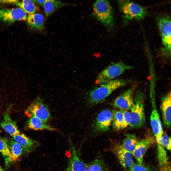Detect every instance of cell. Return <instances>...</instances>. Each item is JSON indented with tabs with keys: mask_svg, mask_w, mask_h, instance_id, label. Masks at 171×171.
<instances>
[{
	"mask_svg": "<svg viewBox=\"0 0 171 171\" xmlns=\"http://www.w3.org/2000/svg\"><path fill=\"white\" fill-rule=\"evenodd\" d=\"M131 79H124L112 80L109 82L95 88L88 93V102L93 105L100 102L116 89L125 86L131 82Z\"/></svg>",
	"mask_w": 171,
	"mask_h": 171,
	"instance_id": "1",
	"label": "cell"
},
{
	"mask_svg": "<svg viewBox=\"0 0 171 171\" xmlns=\"http://www.w3.org/2000/svg\"><path fill=\"white\" fill-rule=\"evenodd\" d=\"M93 14L94 16L108 30H111L114 28V11L108 1H96L93 5Z\"/></svg>",
	"mask_w": 171,
	"mask_h": 171,
	"instance_id": "2",
	"label": "cell"
},
{
	"mask_svg": "<svg viewBox=\"0 0 171 171\" xmlns=\"http://www.w3.org/2000/svg\"><path fill=\"white\" fill-rule=\"evenodd\" d=\"M157 23L162 39L163 46L161 49L165 58L171 57V18L167 14H161L156 17Z\"/></svg>",
	"mask_w": 171,
	"mask_h": 171,
	"instance_id": "3",
	"label": "cell"
},
{
	"mask_svg": "<svg viewBox=\"0 0 171 171\" xmlns=\"http://www.w3.org/2000/svg\"><path fill=\"white\" fill-rule=\"evenodd\" d=\"M118 2L123 14L124 24H127L130 20L142 19L146 15V9L137 3L129 0H120Z\"/></svg>",
	"mask_w": 171,
	"mask_h": 171,
	"instance_id": "4",
	"label": "cell"
},
{
	"mask_svg": "<svg viewBox=\"0 0 171 171\" xmlns=\"http://www.w3.org/2000/svg\"><path fill=\"white\" fill-rule=\"evenodd\" d=\"M144 92L138 90L136 92L134 98V104L131 109V121L129 127L130 129H137L142 126L145 120Z\"/></svg>",
	"mask_w": 171,
	"mask_h": 171,
	"instance_id": "5",
	"label": "cell"
},
{
	"mask_svg": "<svg viewBox=\"0 0 171 171\" xmlns=\"http://www.w3.org/2000/svg\"><path fill=\"white\" fill-rule=\"evenodd\" d=\"M133 68V66L126 64L121 61L112 63L98 74L95 84L100 85L107 83L120 75L125 71Z\"/></svg>",
	"mask_w": 171,
	"mask_h": 171,
	"instance_id": "6",
	"label": "cell"
},
{
	"mask_svg": "<svg viewBox=\"0 0 171 171\" xmlns=\"http://www.w3.org/2000/svg\"><path fill=\"white\" fill-rule=\"evenodd\" d=\"M25 113L29 118L35 116L46 123L51 117L48 107L39 97H38L31 104Z\"/></svg>",
	"mask_w": 171,
	"mask_h": 171,
	"instance_id": "7",
	"label": "cell"
},
{
	"mask_svg": "<svg viewBox=\"0 0 171 171\" xmlns=\"http://www.w3.org/2000/svg\"><path fill=\"white\" fill-rule=\"evenodd\" d=\"M110 148L124 168L126 169L133 166L132 155L125 149L122 144L114 143L111 145Z\"/></svg>",
	"mask_w": 171,
	"mask_h": 171,
	"instance_id": "8",
	"label": "cell"
},
{
	"mask_svg": "<svg viewBox=\"0 0 171 171\" xmlns=\"http://www.w3.org/2000/svg\"><path fill=\"white\" fill-rule=\"evenodd\" d=\"M26 13L21 8H4L0 9V19L2 21L8 23L26 19Z\"/></svg>",
	"mask_w": 171,
	"mask_h": 171,
	"instance_id": "9",
	"label": "cell"
},
{
	"mask_svg": "<svg viewBox=\"0 0 171 171\" xmlns=\"http://www.w3.org/2000/svg\"><path fill=\"white\" fill-rule=\"evenodd\" d=\"M113 111L109 109L101 111L96 118L95 125V131L101 133L108 131L112 123Z\"/></svg>",
	"mask_w": 171,
	"mask_h": 171,
	"instance_id": "10",
	"label": "cell"
},
{
	"mask_svg": "<svg viewBox=\"0 0 171 171\" xmlns=\"http://www.w3.org/2000/svg\"><path fill=\"white\" fill-rule=\"evenodd\" d=\"M155 95H150L152 111L150 120L151 126L157 140L162 135L163 132L162 124L156 105Z\"/></svg>",
	"mask_w": 171,
	"mask_h": 171,
	"instance_id": "11",
	"label": "cell"
},
{
	"mask_svg": "<svg viewBox=\"0 0 171 171\" xmlns=\"http://www.w3.org/2000/svg\"><path fill=\"white\" fill-rule=\"evenodd\" d=\"M135 88V86H133L120 95L115 100L114 106L123 110L131 109L134 104Z\"/></svg>",
	"mask_w": 171,
	"mask_h": 171,
	"instance_id": "12",
	"label": "cell"
},
{
	"mask_svg": "<svg viewBox=\"0 0 171 171\" xmlns=\"http://www.w3.org/2000/svg\"><path fill=\"white\" fill-rule=\"evenodd\" d=\"M155 142L154 138L151 135L148 136L142 140L138 141L133 155L137 160L139 164H142L144 154Z\"/></svg>",
	"mask_w": 171,
	"mask_h": 171,
	"instance_id": "13",
	"label": "cell"
},
{
	"mask_svg": "<svg viewBox=\"0 0 171 171\" xmlns=\"http://www.w3.org/2000/svg\"><path fill=\"white\" fill-rule=\"evenodd\" d=\"M14 140L22 147L23 152L28 153L34 150L39 145L37 141L20 133L12 137Z\"/></svg>",
	"mask_w": 171,
	"mask_h": 171,
	"instance_id": "14",
	"label": "cell"
},
{
	"mask_svg": "<svg viewBox=\"0 0 171 171\" xmlns=\"http://www.w3.org/2000/svg\"><path fill=\"white\" fill-rule=\"evenodd\" d=\"M171 98L170 91L162 98L160 106L164 124L168 128L171 127Z\"/></svg>",
	"mask_w": 171,
	"mask_h": 171,
	"instance_id": "15",
	"label": "cell"
},
{
	"mask_svg": "<svg viewBox=\"0 0 171 171\" xmlns=\"http://www.w3.org/2000/svg\"><path fill=\"white\" fill-rule=\"evenodd\" d=\"M72 148L66 171H86V165L80 159L74 147Z\"/></svg>",
	"mask_w": 171,
	"mask_h": 171,
	"instance_id": "16",
	"label": "cell"
},
{
	"mask_svg": "<svg viewBox=\"0 0 171 171\" xmlns=\"http://www.w3.org/2000/svg\"><path fill=\"white\" fill-rule=\"evenodd\" d=\"M28 26L32 29L38 31L43 30L44 27V17L41 14H29L26 19Z\"/></svg>",
	"mask_w": 171,
	"mask_h": 171,
	"instance_id": "17",
	"label": "cell"
},
{
	"mask_svg": "<svg viewBox=\"0 0 171 171\" xmlns=\"http://www.w3.org/2000/svg\"><path fill=\"white\" fill-rule=\"evenodd\" d=\"M157 157L160 171H171V166L165 147L157 143Z\"/></svg>",
	"mask_w": 171,
	"mask_h": 171,
	"instance_id": "18",
	"label": "cell"
},
{
	"mask_svg": "<svg viewBox=\"0 0 171 171\" xmlns=\"http://www.w3.org/2000/svg\"><path fill=\"white\" fill-rule=\"evenodd\" d=\"M0 125L1 127L12 137L20 133L16 122L12 119L7 112L5 114Z\"/></svg>",
	"mask_w": 171,
	"mask_h": 171,
	"instance_id": "19",
	"label": "cell"
},
{
	"mask_svg": "<svg viewBox=\"0 0 171 171\" xmlns=\"http://www.w3.org/2000/svg\"><path fill=\"white\" fill-rule=\"evenodd\" d=\"M26 125L29 128L35 130H46L54 131L57 129L52 127L40 119L33 116L27 122Z\"/></svg>",
	"mask_w": 171,
	"mask_h": 171,
	"instance_id": "20",
	"label": "cell"
},
{
	"mask_svg": "<svg viewBox=\"0 0 171 171\" xmlns=\"http://www.w3.org/2000/svg\"><path fill=\"white\" fill-rule=\"evenodd\" d=\"M11 154L10 166L16 162L21 156L23 150L20 145L13 138L7 139Z\"/></svg>",
	"mask_w": 171,
	"mask_h": 171,
	"instance_id": "21",
	"label": "cell"
},
{
	"mask_svg": "<svg viewBox=\"0 0 171 171\" xmlns=\"http://www.w3.org/2000/svg\"><path fill=\"white\" fill-rule=\"evenodd\" d=\"M66 4L65 3L60 0H46L43 6L46 17H48L56 10Z\"/></svg>",
	"mask_w": 171,
	"mask_h": 171,
	"instance_id": "22",
	"label": "cell"
},
{
	"mask_svg": "<svg viewBox=\"0 0 171 171\" xmlns=\"http://www.w3.org/2000/svg\"><path fill=\"white\" fill-rule=\"evenodd\" d=\"M0 152L4 159L5 169H6L10 166L11 154L8 143L7 139L3 138L0 136Z\"/></svg>",
	"mask_w": 171,
	"mask_h": 171,
	"instance_id": "23",
	"label": "cell"
},
{
	"mask_svg": "<svg viewBox=\"0 0 171 171\" xmlns=\"http://www.w3.org/2000/svg\"><path fill=\"white\" fill-rule=\"evenodd\" d=\"M138 141L135 136L133 134H127L122 144L123 147L133 155Z\"/></svg>",
	"mask_w": 171,
	"mask_h": 171,
	"instance_id": "24",
	"label": "cell"
},
{
	"mask_svg": "<svg viewBox=\"0 0 171 171\" xmlns=\"http://www.w3.org/2000/svg\"><path fill=\"white\" fill-rule=\"evenodd\" d=\"M106 166L101 159L97 158L86 165V171H105Z\"/></svg>",
	"mask_w": 171,
	"mask_h": 171,
	"instance_id": "25",
	"label": "cell"
},
{
	"mask_svg": "<svg viewBox=\"0 0 171 171\" xmlns=\"http://www.w3.org/2000/svg\"><path fill=\"white\" fill-rule=\"evenodd\" d=\"M17 5L29 14L35 13L37 9L36 4L33 0H23L21 2L19 1Z\"/></svg>",
	"mask_w": 171,
	"mask_h": 171,
	"instance_id": "26",
	"label": "cell"
},
{
	"mask_svg": "<svg viewBox=\"0 0 171 171\" xmlns=\"http://www.w3.org/2000/svg\"><path fill=\"white\" fill-rule=\"evenodd\" d=\"M113 113L112 124L114 129L116 130L122 129L123 116L122 110L113 111Z\"/></svg>",
	"mask_w": 171,
	"mask_h": 171,
	"instance_id": "27",
	"label": "cell"
},
{
	"mask_svg": "<svg viewBox=\"0 0 171 171\" xmlns=\"http://www.w3.org/2000/svg\"><path fill=\"white\" fill-rule=\"evenodd\" d=\"M156 141L157 143L161 144L167 150L171 151V137L167 134H163L160 138L156 140Z\"/></svg>",
	"mask_w": 171,
	"mask_h": 171,
	"instance_id": "28",
	"label": "cell"
},
{
	"mask_svg": "<svg viewBox=\"0 0 171 171\" xmlns=\"http://www.w3.org/2000/svg\"><path fill=\"white\" fill-rule=\"evenodd\" d=\"M124 171H156L149 166L142 164H134L131 168L125 169Z\"/></svg>",
	"mask_w": 171,
	"mask_h": 171,
	"instance_id": "29",
	"label": "cell"
},
{
	"mask_svg": "<svg viewBox=\"0 0 171 171\" xmlns=\"http://www.w3.org/2000/svg\"><path fill=\"white\" fill-rule=\"evenodd\" d=\"M123 116L122 129L129 125L131 121V113L127 110H121Z\"/></svg>",
	"mask_w": 171,
	"mask_h": 171,
	"instance_id": "30",
	"label": "cell"
},
{
	"mask_svg": "<svg viewBox=\"0 0 171 171\" xmlns=\"http://www.w3.org/2000/svg\"><path fill=\"white\" fill-rule=\"evenodd\" d=\"M35 4H39L41 6L43 5L46 1V0H33Z\"/></svg>",
	"mask_w": 171,
	"mask_h": 171,
	"instance_id": "31",
	"label": "cell"
}]
</instances>
